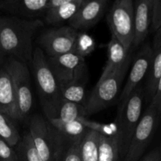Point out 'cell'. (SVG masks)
Listing matches in <instances>:
<instances>
[{"label":"cell","mask_w":161,"mask_h":161,"mask_svg":"<svg viewBox=\"0 0 161 161\" xmlns=\"http://www.w3.org/2000/svg\"><path fill=\"white\" fill-rule=\"evenodd\" d=\"M42 26L43 22L39 19L0 17V44L6 55L31 64L33 36Z\"/></svg>","instance_id":"6da1fadb"},{"label":"cell","mask_w":161,"mask_h":161,"mask_svg":"<svg viewBox=\"0 0 161 161\" xmlns=\"http://www.w3.org/2000/svg\"><path fill=\"white\" fill-rule=\"evenodd\" d=\"M131 62L132 57L130 53L120 67L107 76L99 79L83 104L86 117L102 111L114 102L119 94L122 83Z\"/></svg>","instance_id":"7a4b0ae2"},{"label":"cell","mask_w":161,"mask_h":161,"mask_svg":"<svg viewBox=\"0 0 161 161\" xmlns=\"http://www.w3.org/2000/svg\"><path fill=\"white\" fill-rule=\"evenodd\" d=\"M44 114L51 111L62 99L57 80L40 47L33 50L31 62Z\"/></svg>","instance_id":"3957f363"},{"label":"cell","mask_w":161,"mask_h":161,"mask_svg":"<svg viewBox=\"0 0 161 161\" xmlns=\"http://www.w3.org/2000/svg\"><path fill=\"white\" fill-rule=\"evenodd\" d=\"M31 140L42 161H58L64 150L59 134L45 118L39 115L31 116L29 120Z\"/></svg>","instance_id":"277c9868"},{"label":"cell","mask_w":161,"mask_h":161,"mask_svg":"<svg viewBox=\"0 0 161 161\" xmlns=\"http://www.w3.org/2000/svg\"><path fill=\"white\" fill-rule=\"evenodd\" d=\"M160 114L161 109L149 103L135 127L124 161L140 160L155 135L160 122Z\"/></svg>","instance_id":"5b68a950"},{"label":"cell","mask_w":161,"mask_h":161,"mask_svg":"<svg viewBox=\"0 0 161 161\" xmlns=\"http://www.w3.org/2000/svg\"><path fill=\"white\" fill-rule=\"evenodd\" d=\"M144 97V87L139 85L132 92L122 113L119 116L116 117L115 121L119 127L118 142L121 157H125L135 127L138 125L142 115Z\"/></svg>","instance_id":"8992f818"},{"label":"cell","mask_w":161,"mask_h":161,"mask_svg":"<svg viewBox=\"0 0 161 161\" xmlns=\"http://www.w3.org/2000/svg\"><path fill=\"white\" fill-rule=\"evenodd\" d=\"M111 34L131 50L135 36L133 0H115L107 16Z\"/></svg>","instance_id":"52a82bcc"},{"label":"cell","mask_w":161,"mask_h":161,"mask_svg":"<svg viewBox=\"0 0 161 161\" xmlns=\"http://www.w3.org/2000/svg\"><path fill=\"white\" fill-rule=\"evenodd\" d=\"M4 68L9 73L17 97L20 119L28 116L33 105L32 91L28 65L22 61L9 58Z\"/></svg>","instance_id":"ba28073f"},{"label":"cell","mask_w":161,"mask_h":161,"mask_svg":"<svg viewBox=\"0 0 161 161\" xmlns=\"http://www.w3.org/2000/svg\"><path fill=\"white\" fill-rule=\"evenodd\" d=\"M78 32L70 26L46 30L39 39L40 48L48 58L74 52Z\"/></svg>","instance_id":"9c48e42d"},{"label":"cell","mask_w":161,"mask_h":161,"mask_svg":"<svg viewBox=\"0 0 161 161\" xmlns=\"http://www.w3.org/2000/svg\"><path fill=\"white\" fill-rule=\"evenodd\" d=\"M47 61L59 87L87 72L85 58L75 52L49 57Z\"/></svg>","instance_id":"30bf717a"},{"label":"cell","mask_w":161,"mask_h":161,"mask_svg":"<svg viewBox=\"0 0 161 161\" xmlns=\"http://www.w3.org/2000/svg\"><path fill=\"white\" fill-rule=\"evenodd\" d=\"M151 56H152V47L149 43L144 44L135 57V61L132 63L130 73L127 77V80H126L124 89L119 94L116 117L119 116V115L122 113L129 97L131 95L132 92L139 86L140 83L147 75L149 64H150Z\"/></svg>","instance_id":"8fae6325"},{"label":"cell","mask_w":161,"mask_h":161,"mask_svg":"<svg viewBox=\"0 0 161 161\" xmlns=\"http://www.w3.org/2000/svg\"><path fill=\"white\" fill-rule=\"evenodd\" d=\"M109 0H86L78 12L69 20V26L76 31L94 26L103 16Z\"/></svg>","instance_id":"7c38bea8"},{"label":"cell","mask_w":161,"mask_h":161,"mask_svg":"<svg viewBox=\"0 0 161 161\" xmlns=\"http://www.w3.org/2000/svg\"><path fill=\"white\" fill-rule=\"evenodd\" d=\"M152 1L153 0H135L134 2L135 36L132 44L133 48L138 47L143 43L149 34L151 26Z\"/></svg>","instance_id":"4fadbf2b"},{"label":"cell","mask_w":161,"mask_h":161,"mask_svg":"<svg viewBox=\"0 0 161 161\" xmlns=\"http://www.w3.org/2000/svg\"><path fill=\"white\" fill-rule=\"evenodd\" d=\"M0 113L12 120H21L12 80L4 67L0 69Z\"/></svg>","instance_id":"5bb4252c"},{"label":"cell","mask_w":161,"mask_h":161,"mask_svg":"<svg viewBox=\"0 0 161 161\" xmlns=\"http://www.w3.org/2000/svg\"><path fill=\"white\" fill-rule=\"evenodd\" d=\"M152 47V56L147 72L145 95L151 97L155 93L157 86L161 84V29L155 32Z\"/></svg>","instance_id":"9a60e30c"},{"label":"cell","mask_w":161,"mask_h":161,"mask_svg":"<svg viewBox=\"0 0 161 161\" xmlns=\"http://www.w3.org/2000/svg\"><path fill=\"white\" fill-rule=\"evenodd\" d=\"M50 0H1L0 9L25 17H35L45 14Z\"/></svg>","instance_id":"2e32d148"},{"label":"cell","mask_w":161,"mask_h":161,"mask_svg":"<svg viewBox=\"0 0 161 161\" xmlns=\"http://www.w3.org/2000/svg\"><path fill=\"white\" fill-rule=\"evenodd\" d=\"M130 53V50L112 35L111 39L107 44V61L99 79L107 76L120 67Z\"/></svg>","instance_id":"e0dca14e"},{"label":"cell","mask_w":161,"mask_h":161,"mask_svg":"<svg viewBox=\"0 0 161 161\" xmlns=\"http://www.w3.org/2000/svg\"><path fill=\"white\" fill-rule=\"evenodd\" d=\"M86 0H72L64 4L48 9L45 13V20L47 24L59 26L65 21H69L76 14L83 3Z\"/></svg>","instance_id":"ac0fdd59"},{"label":"cell","mask_w":161,"mask_h":161,"mask_svg":"<svg viewBox=\"0 0 161 161\" xmlns=\"http://www.w3.org/2000/svg\"><path fill=\"white\" fill-rule=\"evenodd\" d=\"M87 72L70 83L59 87L62 100L83 105L86 98Z\"/></svg>","instance_id":"d6986e66"},{"label":"cell","mask_w":161,"mask_h":161,"mask_svg":"<svg viewBox=\"0 0 161 161\" xmlns=\"http://www.w3.org/2000/svg\"><path fill=\"white\" fill-rule=\"evenodd\" d=\"M45 116L47 119H59L64 121L78 120L81 117H86L83 105L64 100H61Z\"/></svg>","instance_id":"ffe728a7"},{"label":"cell","mask_w":161,"mask_h":161,"mask_svg":"<svg viewBox=\"0 0 161 161\" xmlns=\"http://www.w3.org/2000/svg\"><path fill=\"white\" fill-rule=\"evenodd\" d=\"M47 120L58 133L68 141L80 139L87 131V129L79 120L64 121L59 119H48Z\"/></svg>","instance_id":"44dd1931"},{"label":"cell","mask_w":161,"mask_h":161,"mask_svg":"<svg viewBox=\"0 0 161 161\" xmlns=\"http://www.w3.org/2000/svg\"><path fill=\"white\" fill-rule=\"evenodd\" d=\"M100 135L87 130L80 142V157L82 161H98Z\"/></svg>","instance_id":"7402d4cb"},{"label":"cell","mask_w":161,"mask_h":161,"mask_svg":"<svg viewBox=\"0 0 161 161\" xmlns=\"http://www.w3.org/2000/svg\"><path fill=\"white\" fill-rule=\"evenodd\" d=\"M98 161H121L117 137H105L100 135Z\"/></svg>","instance_id":"603a6c76"},{"label":"cell","mask_w":161,"mask_h":161,"mask_svg":"<svg viewBox=\"0 0 161 161\" xmlns=\"http://www.w3.org/2000/svg\"><path fill=\"white\" fill-rule=\"evenodd\" d=\"M15 147L18 161H42L28 132L20 138Z\"/></svg>","instance_id":"cb8c5ba5"},{"label":"cell","mask_w":161,"mask_h":161,"mask_svg":"<svg viewBox=\"0 0 161 161\" xmlns=\"http://www.w3.org/2000/svg\"><path fill=\"white\" fill-rule=\"evenodd\" d=\"M18 130L13 120L3 113H0V138L9 146L14 148L20 139Z\"/></svg>","instance_id":"d4e9b609"},{"label":"cell","mask_w":161,"mask_h":161,"mask_svg":"<svg viewBox=\"0 0 161 161\" xmlns=\"http://www.w3.org/2000/svg\"><path fill=\"white\" fill-rule=\"evenodd\" d=\"M87 130H93L105 137H117L119 135V127L116 122L110 124L95 122L88 119L86 117H81L78 119Z\"/></svg>","instance_id":"484cf974"},{"label":"cell","mask_w":161,"mask_h":161,"mask_svg":"<svg viewBox=\"0 0 161 161\" xmlns=\"http://www.w3.org/2000/svg\"><path fill=\"white\" fill-rule=\"evenodd\" d=\"M95 46L96 42L92 36L84 31H80L77 34L74 52L85 58L95 50Z\"/></svg>","instance_id":"4316f807"},{"label":"cell","mask_w":161,"mask_h":161,"mask_svg":"<svg viewBox=\"0 0 161 161\" xmlns=\"http://www.w3.org/2000/svg\"><path fill=\"white\" fill-rule=\"evenodd\" d=\"M81 139L69 141L67 147H65L61 154V161H82L80 151Z\"/></svg>","instance_id":"83f0119b"},{"label":"cell","mask_w":161,"mask_h":161,"mask_svg":"<svg viewBox=\"0 0 161 161\" xmlns=\"http://www.w3.org/2000/svg\"><path fill=\"white\" fill-rule=\"evenodd\" d=\"M151 30L154 32L161 29V0L152 1V15H151Z\"/></svg>","instance_id":"f1b7e54d"},{"label":"cell","mask_w":161,"mask_h":161,"mask_svg":"<svg viewBox=\"0 0 161 161\" xmlns=\"http://www.w3.org/2000/svg\"><path fill=\"white\" fill-rule=\"evenodd\" d=\"M0 161H18L17 153L13 147L0 138Z\"/></svg>","instance_id":"f546056e"},{"label":"cell","mask_w":161,"mask_h":161,"mask_svg":"<svg viewBox=\"0 0 161 161\" xmlns=\"http://www.w3.org/2000/svg\"><path fill=\"white\" fill-rule=\"evenodd\" d=\"M138 161H161V150L160 147L153 149Z\"/></svg>","instance_id":"4dcf8cb0"},{"label":"cell","mask_w":161,"mask_h":161,"mask_svg":"<svg viewBox=\"0 0 161 161\" xmlns=\"http://www.w3.org/2000/svg\"><path fill=\"white\" fill-rule=\"evenodd\" d=\"M71 1H72V0H50L47 10L50 9H53L55 7H58V6H61V5L64 4V3H69V2Z\"/></svg>","instance_id":"1f68e13d"},{"label":"cell","mask_w":161,"mask_h":161,"mask_svg":"<svg viewBox=\"0 0 161 161\" xmlns=\"http://www.w3.org/2000/svg\"><path fill=\"white\" fill-rule=\"evenodd\" d=\"M5 55H6V53H4V51H3V48H2V47H1V44H0V65H1V64L3 63V60H4Z\"/></svg>","instance_id":"d6a6232c"}]
</instances>
